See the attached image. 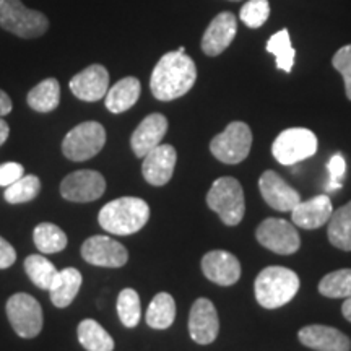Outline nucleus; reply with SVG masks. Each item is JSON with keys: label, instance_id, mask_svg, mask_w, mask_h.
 Masks as SVG:
<instances>
[{"label": "nucleus", "instance_id": "nucleus-5", "mask_svg": "<svg viewBox=\"0 0 351 351\" xmlns=\"http://www.w3.org/2000/svg\"><path fill=\"white\" fill-rule=\"evenodd\" d=\"M0 26L19 38L33 39L49 29V20L44 13L26 8L20 0H0Z\"/></svg>", "mask_w": 351, "mask_h": 351}, {"label": "nucleus", "instance_id": "nucleus-11", "mask_svg": "<svg viewBox=\"0 0 351 351\" xmlns=\"http://www.w3.org/2000/svg\"><path fill=\"white\" fill-rule=\"evenodd\" d=\"M106 192V179L93 169H80L69 174L60 184V194L64 199L77 204L98 200Z\"/></svg>", "mask_w": 351, "mask_h": 351}, {"label": "nucleus", "instance_id": "nucleus-42", "mask_svg": "<svg viewBox=\"0 0 351 351\" xmlns=\"http://www.w3.org/2000/svg\"><path fill=\"white\" fill-rule=\"evenodd\" d=\"M231 2H238V0H231Z\"/></svg>", "mask_w": 351, "mask_h": 351}, {"label": "nucleus", "instance_id": "nucleus-7", "mask_svg": "<svg viewBox=\"0 0 351 351\" xmlns=\"http://www.w3.org/2000/svg\"><path fill=\"white\" fill-rule=\"evenodd\" d=\"M252 145L251 127L244 122H231L210 143V152L217 160L226 165H238L247 158Z\"/></svg>", "mask_w": 351, "mask_h": 351}, {"label": "nucleus", "instance_id": "nucleus-9", "mask_svg": "<svg viewBox=\"0 0 351 351\" xmlns=\"http://www.w3.org/2000/svg\"><path fill=\"white\" fill-rule=\"evenodd\" d=\"M7 317L21 339H34L43 330V309L32 295L16 293L7 301Z\"/></svg>", "mask_w": 351, "mask_h": 351}, {"label": "nucleus", "instance_id": "nucleus-35", "mask_svg": "<svg viewBox=\"0 0 351 351\" xmlns=\"http://www.w3.org/2000/svg\"><path fill=\"white\" fill-rule=\"evenodd\" d=\"M327 171L328 181L326 184V192L340 191L346 176V161L341 153H337V155H333L330 158V161L327 163Z\"/></svg>", "mask_w": 351, "mask_h": 351}, {"label": "nucleus", "instance_id": "nucleus-27", "mask_svg": "<svg viewBox=\"0 0 351 351\" xmlns=\"http://www.w3.org/2000/svg\"><path fill=\"white\" fill-rule=\"evenodd\" d=\"M78 341L86 351H112L114 340L93 319L82 320L77 328Z\"/></svg>", "mask_w": 351, "mask_h": 351}, {"label": "nucleus", "instance_id": "nucleus-15", "mask_svg": "<svg viewBox=\"0 0 351 351\" xmlns=\"http://www.w3.org/2000/svg\"><path fill=\"white\" fill-rule=\"evenodd\" d=\"M178 153L173 145H158L143 156L142 173L145 181L152 186L161 187L173 178Z\"/></svg>", "mask_w": 351, "mask_h": 351}, {"label": "nucleus", "instance_id": "nucleus-37", "mask_svg": "<svg viewBox=\"0 0 351 351\" xmlns=\"http://www.w3.org/2000/svg\"><path fill=\"white\" fill-rule=\"evenodd\" d=\"M25 176V168L20 163H3L0 165V186H12L13 182L19 181Z\"/></svg>", "mask_w": 351, "mask_h": 351}, {"label": "nucleus", "instance_id": "nucleus-32", "mask_svg": "<svg viewBox=\"0 0 351 351\" xmlns=\"http://www.w3.org/2000/svg\"><path fill=\"white\" fill-rule=\"evenodd\" d=\"M39 191H41V181H39L38 176L28 174L20 178L19 181L13 182L12 186H8L3 192V197L8 204H25V202H29L36 199Z\"/></svg>", "mask_w": 351, "mask_h": 351}, {"label": "nucleus", "instance_id": "nucleus-6", "mask_svg": "<svg viewBox=\"0 0 351 351\" xmlns=\"http://www.w3.org/2000/svg\"><path fill=\"white\" fill-rule=\"evenodd\" d=\"M317 152V137L313 130L293 127L283 130L271 143V155L283 166H293Z\"/></svg>", "mask_w": 351, "mask_h": 351}, {"label": "nucleus", "instance_id": "nucleus-38", "mask_svg": "<svg viewBox=\"0 0 351 351\" xmlns=\"http://www.w3.org/2000/svg\"><path fill=\"white\" fill-rule=\"evenodd\" d=\"M16 261V252L13 245L0 236V269H8Z\"/></svg>", "mask_w": 351, "mask_h": 351}, {"label": "nucleus", "instance_id": "nucleus-34", "mask_svg": "<svg viewBox=\"0 0 351 351\" xmlns=\"http://www.w3.org/2000/svg\"><path fill=\"white\" fill-rule=\"evenodd\" d=\"M270 16L269 0H247L241 8L239 19L249 28H261Z\"/></svg>", "mask_w": 351, "mask_h": 351}, {"label": "nucleus", "instance_id": "nucleus-10", "mask_svg": "<svg viewBox=\"0 0 351 351\" xmlns=\"http://www.w3.org/2000/svg\"><path fill=\"white\" fill-rule=\"evenodd\" d=\"M258 244L269 251L289 256L301 247V238L295 225L282 218H267L258 225L256 231Z\"/></svg>", "mask_w": 351, "mask_h": 351}, {"label": "nucleus", "instance_id": "nucleus-31", "mask_svg": "<svg viewBox=\"0 0 351 351\" xmlns=\"http://www.w3.org/2000/svg\"><path fill=\"white\" fill-rule=\"evenodd\" d=\"M319 293L326 298L351 296V269L335 270L320 280Z\"/></svg>", "mask_w": 351, "mask_h": 351}, {"label": "nucleus", "instance_id": "nucleus-28", "mask_svg": "<svg viewBox=\"0 0 351 351\" xmlns=\"http://www.w3.org/2000/svg\"><path fill=\"white\" fill-rule=\"evenodd\" d=\"M25 271L28 274L29 280L41 289H51L54 287L56 280L59 278L60 274L54 267V263L47 261L46 257L38 256V254L26 257Z\"/></svg>", "mask_w": 351, "mask_h": 351}, {"label": "nucleus", "instance_id": "nucleus-2", "mask_svg": "<svg viewBox=\"0 0 351 351\" xmlns=\"http://www.w3.org/2000/svg\"><path fill=\"white\" fill-rule=\"evenodd\" d=\"M150 219V207L138 197H121L101 208L98 221L103 230L116 236H129L142 230Z\"/></svg>", "mask_w": 351, "mask_h": 351}, {"label": "nucleus", "instance_id": "nucleus-21", "mask_svg": "<svg viewBox=\"0 0 351 351\" xmlns=\"http://www.w3.org/2000/svg\"><path fill=\"white\" fill-rule=\"evenodd\" d=\"M332 213V200L327 195H315L309 200H301L291 210V219L302 230H317L328 223Z\"/></svg>", "mask_w": 351, "mask_h": 351}, {"label": "nucleus", "instance_id": "nucleus-14", "mask_svg": "<svg viewBox=\"0 0 351 351\" xmlns=\"http://www.w3.org/2000/svg\"><path fill=\"white\" fill-rule=\"evenodd\" d=\"M258 189L263 200L278 212H291L301 202V195L275 171H265L258 179Z\"/></svg>", "mask_w": 351, "mask_h": 351}, {"label": "nucleus", "instance_id": "nucleus-39", "mask_svg": "<svg viewBox=\"0 0 351 351\" xmlns=\"http://www.w3.org/2000/svg\"><path fill=\"white\" fill-rule=\"evenodd\" d=\"M13 109V104H12V99L8 98V95L5 91L0 90V117L7 116V114H10Z\"/></svg>", "mask_w": 351, "mask_h": 351}, {"label": "nucleus", "instance_id": "nucleus-13", "mask_svg": "<svg viewBox=\"0 0 351 351\" xmlns=\"http://www.w3.org/2000/svg\"><path fill=\"white\" fill-rule=\"evenodd\" d=\"M219 319L217 307L207 298H199L191 307L189 314V333L199 345H210L217 340Z\"/></svg>", "mask_w": 351, "mask_h": 351}, {"label": "nucleus", "instance_id": "nucleus-23", "mask_svg": "<svg viewBox=\"0 0 351 351\" xmlns=\"http://www.w3.org/2000/svg\"><path fill=\"white\" fill-rule=\"evenodd\" d=\"M82 287V274L80 270L67 267L59 274L54 287L49 289L51 301L56 307H67L75 300Z\"/></svg>", "mask_w": 351, "mask_h": 351}, {"label": "nucleus", "instance_id": "nucleus-26", "mask_svg": "<svg viewBox=\"0 0 351 351\" xmlns=\"http://www.w3.org/2000/svg\"><path fill=\"white\" fill-rule=\"evenodd\" d=\"M29 108L38 112H52L60 103V85L56 78H46L28 93Z\"/></svg>", "mask_w": 351, "mask_h": 351}, {"label": "nucleus", "instance_id": "nucleus-8", "mask_svg": "<svg viewBox=\"0 0 351 351\" xmlns=\"http://www.w3.org/2000/svg\"><path fill=\"white\" fill-rule=\"evenodd\" d=\"M106 143V130L99 122H82L65 135L62 153L72 161H86L98 155Z\"/></svg>", "mask_w": 351, "mask_h": 351}, {"label": "nucleus", "instance_id": "nucleus-41", "mask_svg": "<svg viewBox=\"0 0 351 351\" xmlns=\"http://www.w3.org/2000/svg\"><path fill=\"white\" fill-rule=\"evenodd\" d=\"M341 313H343L345 319L351 322V296L346 298V301L343 302V306H341Z\"/></svg>", "mask_w": 351, "mask_h": 351}, {"label": "nucleus", "instance_id": "nucleus-24", "mask_svg": "<svg viewBox=\"0 0 351 351\" xmlns=\"http://www.w3.org/2000/svg\"><path fill=\"white\" fill-rule=\"evenodd\" d=\"M327 225V236L330 244L340 251H351V202L339 210H333Z\"/></svg>", "mask_w": 351, "mask_h": 351}, {"label": "nucleus", "instance_id": "nucleus-3", "mask_svg": "<svg viewBox=\"0 0 351 351\" xmlns=\"http://www.w3.org/2000/svg\"><path fill=\"white\" fill-rule=\"evenodd\" d=\"M300 276L287 267H267L256 278V300L265 309L282 307L300 291Z\"/></svg>", "mask_w": 351, "mask_h": 351}, {"label": "nucleus", "instance_id": "nucleus-4", "mask_svg": "<svg viewBox=\"0 0 351 351\" xmlns=\"http://www.w3.org/2000/svg\"><path fill=\"white\" fill-rule=\"evenodd\" d=\"M207 205L226 226L239 225L245 213L244 191L238 179L219 178L207 194Z\"/></svg>", "mask_w": 351, "mask_h": 351}, {"label": "nucleus", "instance_id": "nucleus-29", "mask_svg": "<svg viewBox=\"0 0 351 351\" xmlns=\"http://www.w3.org/2000/svg\"><path fill=\"white\" fill-rule=\"evenodd\" d=\"M34 244L43 254H56L64 251L67 245V234L52 223H41L34 228Z\"/></svg>", "mask_w": 351, "mask_h": 351}, {"label": "nucleus", "instance_id": "nucleus-19", "mask_svg": "<svg viewBox=\"0 0 351 351\" xmlns=\"http://www.w3.org/2000/svg\"><path fill=\"white\" fill-rule=\"evenodd\" d=\"M298 339L314 351H350L351 340L339 328L328 326H306L298 332Z\"/></svg>", "mask_w": 351, "mask_h": 351}, {"label": "nucleus", "instance_id": "nucleus-1", "mask_svg": "<svg viewBox=\"0 0 351 351\" xmlns=\"http://www.w3.org/2000/svg\"><path fill=\"white\" fill-rule=\"evenodd\" d=\"M197 67L186 52L171 51L158 60L150 78V90L160 101H173L187 95L195 85Z\"/></svg>", "mask_w": 351, "mask_h": 351}, {"label": "nucleus", "instance_id": "nucleus-40", "mask_svg": "<svg viewBox=\"0 0 351 351\" xmlns=\"http://www.w3.org/2000/svg\"><path fill=\"white\" fill-rule=\"evenodd\" d=\"M8 134H10V127H8L7 122L0 117V147L7 142Z\"/></svg>", "mask_w": 351, "mask_h": 351}, {"label": "nucleus", "instance_id": "nucleus-36", "mask_svg": "<svg viewBox=\"0 0 351 351\" xmlns=\"http://www.w3.org/2000/svg\"><path fill=\"white\" fill-rule=\"evenodd\" d=\"M332 64L335 70H339L341 75H343L346 98L351 101V44L343 46L341 49L335 52Z\"/></svg>", "mask_w": 351, "mask_h": 351}, {"label": "nucleus", "instance_id": "nucleus-25", "mask_svg": "<svg viewBox=\"0 0 351 351\" xmlns=\"http://www.w3.org/2000/svg\"><path fill=\"white\" fill-rule=\"evenodd\" d=\"M147 324L156 330H165L173 326L176 319V302L169 293H158L147 309Z\"/></svg>", "mask_w": 351, "mask_h": 351}, {"label": "nucleus", "instance_id": "nucleus-20", "mask_svg": "<svg viewBox=\"0 0 351 351\" xmlns=\"http://www.w3.org/2000/svg\"><path fill=\"white\" fill-rule=\"evenodd\" d=\"M166 132H168V119L163 114L155 112L145 117L137 129L134 130L130 138V147L135 156L143 158L148 152L158 147L166 135Z\"/></svg>", "mask_w": 351, "mask_h": 351}, {"label": "nucleus", "instance_id": "nucleus-17", "mask_svg": "<svg viewBox=\"0 0 351 351\" xmlns=\"http://www.w3.org/2000/svg\"><path fill=\"white\" fill-rule=\"evenodd\" d=\"M109 90V73L99 64H93L70 80V91L86 103L103 99Z\"/></svg>", "mask_w": 351, "mask_h": 351}, {"label": "nucleus", "instance_id": "nucleus-22", "mask_svg": "<svg viewBox=\"0 0 351 351\" xmlns=\"http://www.w3.org/2000/svg\"><path fill=\"white\" fill-rule=\"evenodd\" d=\"M140 91H142V85H140L138 78L125 77L112 88H109L106 96H104V104H106L108 111L112 114L125 112L137 103Z\"/></svg>", "mask_w": 351, "mask_h": 351}, {"label": "nucleus", "instance_id": "nucleus-12", "mask_svg": "<svg viewBox=\"0 0 351 351\" xmlns=\"http://www.w3.org/2000/svg\"><path fill=\"white\" fill-rule=\"evenodd\" d=\"M82 257L91 265L119 269L129 261V252L119 241L109 236H91L82 245Z\"/></svg>", "mask_w": 351, "mask_h": 351}, {"label": "nucleus", "instance_id": "nucleus-16", "mask_svg": "<svg viewBox=\"0 0 351 351\" xmlns=\"http://www.w3.org/2000/svg\"><path fill=\"white\" fill-rule=\"evenodd\" d=\"M238 33V21L234 13L223 12L215 16L202 38V51L210 57L225 52Z\"/></svg>", "mask_w": 351, "mask_h": 351}, {"label": "nucleus", "instance_id": "nucleus-30", "mask_svg": "<svg viewBox=\"0 0 351 351\" xmlns=\"http://www.w3.org/2000/svg\"><path fill=\"white\" fill-rule=\"evenodd\" d=\"M267 51L275 56L276 67L287 73L291 72L293 65H295L296 51L295 47L291 46V39H289L288 29H280L278 33H275L274 36L269 39V43H267Z\"/></svg>", "mask_w": 351, "mask_h": 351}, {"label": "nucleus", "instance_id": "nucleus-33", "mask_svg": "<svg viewBox=\"0 0 351 351\" xmlns=\"http://www.w3.org/2000/svg\"><path fill=\"white\" fill-rule=\"evenodd\" d=\"M117 314L122 326L127 328H134L138 326L140 317H142V309H140V296L135 289L125 288L119 293L117 298Z\"/></svg>", "mask_w": 351, "mask_h": 351}, {"label": "nucleus", "instance_id": "nucleus-18", "mask_svg": "<svg viewBox=\"0 0 351 351\" xmlns=\"http://www.w3.org/2000/svg\"><path fill=\"white\" fill-rule=\"evenodd\" d=\"M202 271L210 282L219 287H231L239 280L241 263L228 251H212L202 258Z\"/></svg>", "mask_w": 351, "mask_h": 351}]
</instances>
